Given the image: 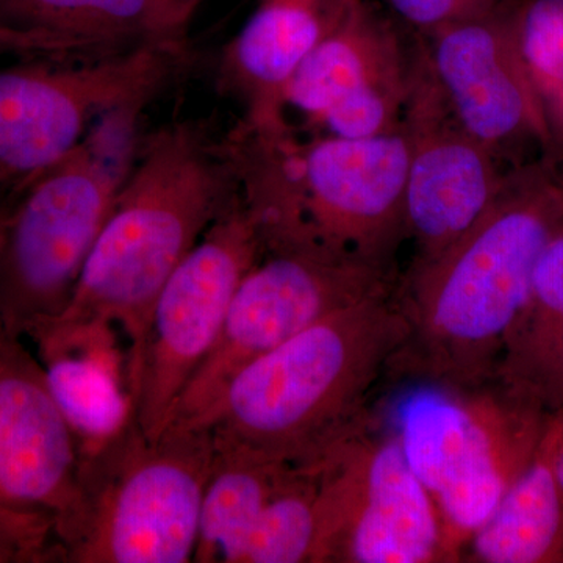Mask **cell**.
I'll return each instance as SVG.
<instances>
[{
	"instance_id": "6da1fadb",
	"label": "cell",
	"mask_w": 563,
	"mask_h": 563,
	"mask_svg": "<svg viewBox=\"0 0 563 563\" xmlns=\"http://www.w3.org/2000/svg\"><path fill=\"white\" fill-rule=\"evenodd\" d=\"M263 251L399 272L406 243L409 141L404 129L368 139L252 131L228 135Z\"/></svg>"
},
{
	"instance_id": "7a4b0ae2",
	"label": "cell",
	"mask_w": 563,
	"mask_h": 563,
	"mask_svg": "<svg viewBox=\"0 0 563 563\" xmlns=\"http://www.w3.org/2000/svg\"><path fill=\"white\" fill-rule=\"evenodd\" d=\"M407 333L396 290L336 310L244 366L206 428L218 448L318 465L372 420L373 393Z\"/></svg>"
},
{
	"instance_id": "3957f363",
	"label": "cell",
	"mask_w": 563,
	"mask_h": 563,
	"mask_svg": "<svg viewBox=\"0 0 563 563\" xmlns=\"http://www.w3.org/2000/svg\"><path fill=\"white\" fill-rule=\"evenodd\" d=\"M228 136L201 121L146 133L65 312L55 321L117 325L131 383L166 280L239 192ZM54 322V321H52Z\"/></svg>"
},
{
	"instance_id": "277c9868",
	"label": "cell",
	"mask_w": 563,
	"mask_h": 563,
	"mask_svg": "<svg viewBox=\"0 0 563 563\" xmlns=\"http://www.w3.org/2000/svg\"><path fill=\"white\" fill-rule=\"evenodd\" d=\"M554 217L550 199L517 195L506 181L472 231L435 261L401 273L396 298L409 333L385 380L468 387L498 376Z\"/></svg>"
},
{
	"instance_id": "5b68a950",
	"label": "cell",
	"mask_w": 563,
	"mask_h": 563,
	"mask_svg": "<svg viewBox=\"0 0 563 563\" xmlns=\"http://www.w3.org/2000/svg\"><path fill=\"white\" fill-rule=\"evenodd\" d=\"M150 103L110 111L49 168L22 180L0 246V325L31 339L69 306L131 176Z\"/></svg>"
},
{
	"instance_id": "8992f818",
	"label": "cell",
	"mask_w": 563,
	"mask_h": 563,
	"mask_svg": "<svg viewBox=\"0 0 563 563\" xmlns=\"http://www.w3.org/2000/svg\"><path fill=\"white\" fill-rule=\"evenodd\" d=\"M214 459L209 428L135 421L81 459L76 496L57 521L63 563H188Z\"/></svg>"
},
{
	"instance_id": "52a82bcc",
	"label": "cell",
	"mask_w": 563,
	"mask_h": 563,
	"mask_svg": "<svg viewBox=\"0 0 563 563\" xmlns=\"http://www.w3.org/2000/svg\"><path fill=\"white\" fill-rule=\"evenodd\" d=\"M388 426L442 518L453 563L531 463L537 418L532 399L496 376L454 387L404 384Z\"/></svg>"
},
{
	"instance_id": "ba28073f",
	"label": "cell",
	"mask_w": 563,
	"mask_h": 563,
	"mask_svg": "<svg viewBox=\"0 0 563 563\" xmlns=\"http://www.w3.org/2000/svg\"><path fill=\"white\" fill-rule=\"evenodd\" d=\"M320 470L313 563H453L435 503L379 415Z\"/></svg>"
},
{
	"instance_id": "9c48e42d",
	"label": "cell",
	"mask_w": 563,
	"mask_h": 563,
	"mask_svg": "<svg viewBox=\"0 0 563 563\" xmlns=\"http://www.w3.org/2000/svg\"><path fill=\"white\" fill-rule=\"evenodd\" d=\"M188 54L150 47L96 63L0 66V190L62 161L110 111L154 101Z\"/></svg>"
},
{
	"instance_id": "30bf717a",
	"label": "cell",
	"mask_w": 563,
	"mask_h": 563,
	"mask_svg": "<svg viewBox=\"0 0 563 563\" xmlns=\"http://www.w3.org/2000/svg\"><path fill=\"white\" fill-rule=\"evenodd\" d=\"M263 244L242 188L174 269L152 309L133 383V421L157 439L181 393L218 342Z\"/></svg>"
},
{
	"instance_id": "8fae6325",
	"label": "cell",
	"mask_w": 563,
	"mask_h": 563,
	"mask_svg": "<svg viewBox=\"0 0 563 563\" xmlns=\"http://www.w3.org/2000/svg\"><path fill=\"white\" fill-rule=\"evenodd\" d=\"M399 276L306 252L263 251L236 288L218 342L181 393L166 428H206L214 404L244 366L336 310L395 291Z\"/></svg>"
},
{
	"instance_id": "7c38bea8",
	"label": "cell",
	"mask_w": 563,
	"mask_h": 563,
	"mask_svg": "<svg viewBox=\"0 0 563 563\" xmlns=\"http://www.w3.org/2000/svg\"><path fill=\"white\" fill-rule=\"evenodd\" d=\"M417 49L369 0H344L328 35L292 74L285 117L309 133L368 139L401 131L412 92Z\"/></svg>"
},
{
	"instance_id": "4fadbf2b",
	"label": "cell",
	"mask_w": 563,
	"mask_h": 563,
	"mask_svg": "<svg viewBox=\"0 0 563 563\" xmlns=\"http://www.w3.org/2000/svg\"><path fill=\"white\" fill-rule=\"evenodd\" d=\"M404 132L409 141L404 218L409 269L439 258L472 231L501 195L496 157L463 131L417 46Z\"/></svg>"
},
{
	"instance_id": "5bb4252c",
	"label": "cell",
	"mask_w": 563,
	"mask_h": 563,
	"mask_svg": "<svg viewBox=\"0 0 563 563\" xmlns=\"http://www.w3.org/2000/svg\"><path fill=\"white\" fill-rule=\"evenodd\" d=\"M203 0H0V57L96 63L150 47L188 51Z\"/></svg>"
},
{
	"instance_id": "9a60e30c",
	"label": "cell",
	"mask_w": 563,
	"mask_h": 563,
	"mask_svg": "<svg viewBox=\"0 0 563 563\" xmlns=\"http://www.w3.org/2000/svg\"><path fill=\"white\" fill-rule=\"evenodd\" d=\"M80 453L38 355L0 325V503L55 526L74 501Z\"/></svg>"
},
{
	"instance_id": "2e32d148",
	"label": "cell",
	"mask_w": 563,
	"mask_h": 563,
	"mask_svg": "<svg viewBox=\"0 0 563 563\" xmlns=\"http://www.w3.org/2000/svg\"><path fill=\"white\" fill-rule=\"evenodd\" d=\"M510 9L426 33L420 43L455 120L496 158L525 133H547L515 52Z\"/></svg>"
},
{
	"instance_id": "e0dca14e",
	"label": "cell",
	"mask_w": 563,
	"mask_h": 563,
	"mask_svg": "<svg viewBox=\"0 0 563 563\" xmlns=\"http://www.w3.org/2000/svg\"><path fill=\"white\" fill-rule=\"evenodd\" d=\"M110 322L54 321L31 336L55 401L79 446L98 453L133 421L129 350Z\"/></svg>"
},
{
	"instance_id": "ac0fdd59",
	"label": "cell",
	"mask_w": 563,
	"mask_h": 563,
	"mask_svg": "<svg viewBox=\"0 0 563 563\" xmlns=\"http://www.w3.org/2000/svg\"><path fill=\"white\" fill-rule=\"evenodd\" d=\"M344 0H258L222 52L220 80L243 107L252 131L287 128L284 91L292 74L335 24Z\"/></svg>"
},
{
	"instance_id": "d6986e66",
	"label": "cell",
	"mask_w": 563,
	"mask_h": 563,
	"mask_svg": "<svg viewBox=\"0 0 563 563\" xmlns=\"http://www.w3.org/2000/svg\"><path fill=\"white\" fill-rule=\"evenodd\" d=\"M543 444L490 517L470 537L461 562L537 563L559 554L563 492L554 473L551 435Z\"/></svg>"
},
{
	"instance_id": "ffe728a7",
	"label": "cell",
	"mask_w": 563,
	"mask_h": 563,
	"mask_svg": "<svg viewBox=\"0 0 563 563\" xmlns=\"http://www.w3.org/2000/svg\"><path fill=\"white\" fill-rule=\"evenodd\" d=\"M291 468L214 444L192 562L242 563L252 529Z\"/></svg>"
},
{
	"instance_id": "44dd1931",
	"label": "cell",
	"mask_w": 563,
	"mask_h": 563,
	"mask_svg": "<svg viewBox=\"0 0 563 563\" xmlns=\"http://www.w3.org/2000/svg\"><path fill=\"white\" fill-rule=\"evenodd\" d=\"M320 488V463L292 466L252 529L242 563H313Z\"/></svg>"
},
{
	"instance_id": "7402d4cb",
	"label": "cell",
	"mask_w": 563,
	"mask_h": 563,
	"mask_svg": "<svg viewBox=\"0 0 563 563\" xmlns=\"http://www.w3.org/2000/svg\"><path fill=\"white\" fill-rule=\"evenodd\" d=\"M509 24L544 131L563 136V0H525Z\"/></svg>"
},
{
	"instance_id": "603a6c76",
	"label": "cell",
	"mask_w": 563,
	"mask_h": 563,
	"mask_svg": "<svg viewBox=\"0 0 563 563\" xmlns=\"http://www.w3.org/2000/svg\"><path fill=\"white\" fill-rule=\"evenodd\" d=\"M62 562L55 518L0 503V563Z\"/></svg>"
},
{
	"instance_id": "cb8c5ba5",
	"label": "cell",
	"mask_w": 563,
	"mask_h": 563,
	"mask_svg": "<svg viewBox=\"0 0 563 563\" xmlns=\"http://www.w3.org/2000/svg\"><path fill=\"white\" fill-rule=\"evenodd\" d=\"M420 35L459 22L479 20L506 9V0H384Z\"/></svg>"
},
{
	"instance_id": "d4e9b609",
	"label": "cell",
	"mask_w": 563,
	"mask_h": 563,
	"mask_svg": "<svg viewBox=\"0 0 563 563\" xmlns=\"http://www.w3.org/2000/svg\"><path fill=\"white\" fill-rule=\"evenodd\" d=\"M525 313L563 317V232L553 233L537 261Z\"/></svg>"
},
{
	"instance_id": "484cf974",
	"label": "cell",
	"mask_w": 563,
	"mask_h": 563,
	"mask_svg": "<svg viewBox=\"0 0 563 563\" xmlns=\"http://www.w3.org/2000/svg\"><path fill=\"white\" fill-rule=\"evenodd\" d=\"M16 187L5 188L0 191V246H2L3 233H5L7 221H9L11 207H13L14 198H16Z\"/></svg>"
},
{
	"instance_id": "4316f807",
	"label": "cell",
	"mask_w": 563,
	"mask_h": 563,
	"mask_svg": "<svg viewBox=\"0 0 563 563\" xmlns=\"http://www.w3.org/2000/svg\"><path fill=\"white\" fill-rule=\"evenodd\" d=\"M551 440H553L554 473L563 492V435H555V433H553Z\"/></svg>"
}]
</instances>
